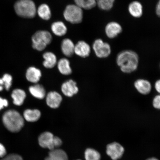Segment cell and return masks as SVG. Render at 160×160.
Masks as SVG:
<instances>
[{
	"label": "cell",
	"instance_id": "obj_1",
	"mask_svg": "<svg viewBox=\"0 0 160 160\" xmlns=\"http://www.w3.org/2000/svg\"><path fill=\"white\" fill-rule=\"evenodd\" d=\"M116 62L122 72L131 73L138 68L139 57L138 54L132 50H123L118 54Z\"/></svg>",
	"mask_w": 160,
	"mask_h": 160
},
{
	"label": "cell",
	"instance_id": "obj_2",
	"mask_svg": "<svg viewBox=\"0 0 160 160\" xmlns=\"http://www.w3.org/2000/svg\"><path fill=\"white\" fill-rule=\"evenodd\" d=\"M3 122L7 129L13 133L21 131L24 124L23 117L15 110L5 112L3 116Z\"/></svg>",
	"mask_w": 160,
	"mask_h": 160
},
{
	"label": "cell",
	"instance_id": "obj_3",
	"mask_svg": "<svg viewBox=\"0 0 160 160\" xmlns=\"http://www.w3.org/2000/svg\"><path fill=\"white\" fill-rule=\"evenodd\" d=\"M14 9L18 15L25 18H33L37 15V8L32 0H18Z\"/></svg>",
	"mask_w": 160,
	"mask_h": 160
},
{
	"label": "cell",
	"instance_id": "obj_4",
	"mask_svg": "<svg viewBox=\"0 0 160 160\" xmlns=\"http://www.w3.org/2000/svg\"><path fill=\"white\" fill-rule=\"evenodd\" d=\"M52 36L49 31L40 30L36 32L32 38V45L34 49L38 51H43L51 43Z\"/></svg>",
	"mask_w": 160,
	"mask_h": 160
},
{
	"label": "cell",
	"instance_id": "obj_5",
	"mask_svg": "<svg viewBox=\"0 0 160 160\" xmlns=\"http://www.w3.org/2000/svg\"><path fill=\"white\" fill-rule=\"evenodd\" d=\"M63 17L68 22L72 24L81 23L83 19V10L75 4L68 5L63 13Z\"/></svg>",
	"mask_w": 160,
	"mask_h": 160
},
{
	"label": "cell",
	"instance_id": "obj_6",
	"mask_svg": "<svg viewBox=\"0 0 160 160\" xmlns=\"http://www.w3.org/2000/svg\"><path fill=\"white\" fill-rule=\"evenodd\" d=\"M92 48L96 56L100 58H108L111 53V45L101 39L95 40L93 44Z\"/></svg>",
	"mask_w": 160,
	"mask_h": 160
},
{
	"label": "cell",
	"instance_id": "obj_7",
	"mask_svg": "<svg viewBox=\"0 0 160 160\" xmlns=\"http://www.w3.org/2000/svg\"><path fill=\"white\" fill-rule=\"evenodd\" d=\"M124 151L122 146L118 143L114 142L107 146L106 152L112 159L117 160L122 157Z\"/></svg>",
	"mask_w": 160,
	"mask_h": 160
},
{
	"label": "cell",
	"instance_id": "obj_8",
	"mask_svg": "<svg viewBox=\"0 0 160 160\" xmlns=\"http://www.w3.org/2000/svg\"><path fill=\"white\" fill-rule=\"evenodd\" d=\"M122 28L119 23L111 21L105 26V31L106 36L109 39H114L118 37L122 31Z\"/></svg>",
	"mask_w": 160,
	"mask_h": 160
},
{
	"label": "cell",
	"instance_id": "obj_9",
	"mask_svg": "<svg viewBox=\"0 0 160 160\" xmlns=\"http://www.w3.org/2000/svg\"><path fill=\"white\" fill-rule=\"evenodd\" d=\"M54 136L49 132H45L40 135L38 138L39 145L43 148L52 150L55 149L53 142Z\"/></svg>",
	"mask_w": 160,
	"mask_h": 160
},
{
	"label": "cell",
	"instance_id": "obj_10",
	"mask_svg": "<svg viewBox=\"0 0 160 160\" xmlns=\"http://www.w3.org/2000/svg\"><path fill=\"white\" fill-rule=\"evenodd\" d=\"M91 52V47L84 41H79L75 45L74 53L80 57H87L89 56Z\"/></svg>",
	"mask_w": 160,
	"mask_h": 160
},
{
	"label": "cell",
	"instance_id": "obj_11",
	"mask_svg": "<svg viewBox=\"0 0 160 160\" xmlns=\"http://www.w3.org/2000/svg\"><path fill=\"white\" fill-rule=\"evenodd\" d=\"M62 96L57 92H50L46 97V102L52 108L56 109L58 108L62 101Z\"/></svg>",
	"mask_w": 160,
	"mask_h": 160
},
{
	"label": "cell",
	"instance_id": "obj_12",
	"mask_svg": "<svg viewBox=\"0 0 160 160\" xmlns=\"http://www.w3.org/2000/svg\"><path fill=\"white\" fill-rule=\"evenodd\" d=\"M61 90L64 95L69 97H72L78 92L77 83L72 80H70L64 83L62 86Z\"/></svg>",
	"mask_w": 160,
	"mask_h": 160
},
{
	"label": "cell",
	"instance_id": "obj_13",
	"mask_svg": "<svg viewBox=\"0 0 160 160\" xmlns=\"http://www.w3.org/2000/svg\"><path fill=\"white\" fill-rule=\"evenodd\" d=\"M134 87L137 91L142 95L148 94L152 90V85L150 82L144 79H139L134 83Z\"/></svg>",
	"mask_w": 160,
	"mask_h": 160
},
{
	"label": "cell",
	"instance_id": "obj_14",
	"mask_svg": "<svg viewBox=\"0 0 160 160\" xmlns=\"http://www.w3.org/2000/svg\"><path fill=\"white\" fill-rule=\"evenodd\" d=\"M128 11L132 17L136 18H139L143 15V6L139 2L134 1L129 3Z\"/></svg>",
	"mask_w": 160,
	"mask_h": 160
},
{
	"label": "cell",
	"instance_id": "obj_15",
	"mask_svg": "<svg viewBox=\"0 0 160 160\" xmlns=\"http://www.w3.org/2000/svg\"><path fill=\"white\" fill-rule=\"evenodd\" d=\"M75 45L70 39L65 38L62 42L61 51L63 55L66 57H71L75 53Z\"/></svg>",
	"mask_w": 160,
	"mask_h": 160
},
{
	"label": "cell",
	"instance_id": "obj_16",
	"mask_svg": "<svg viewBox=\"0 0 160 160\" xmlns=\"http://www.w3.org/2000/svg\"><path fill=\"white\" fill-rule=\"evenodd\" d=\"M51 29L54 34L59 37L64 36L67 32V26L61 21H56L52 23Z\"/></svg>",
	"mask_w": 160,
	"mask_h": 160
},
{
	"label": "cell",
	"instance_id": "obj_17",
	"mask_svg": "<svg viewBox=\"0 0 160 160\" xmlns=\"http://www.w3.org/2000/svg\"><path fill=\"white\" fill-rule=\"evenodd\" d=\"M26 75L28 81L32 83H37L41 78L42 73L39 69L31 67L28 69Z\"/></svg>",
	"mask_w": 160,
	"mask_h": 160
},
{
	"label": "cell",
	"instance_id": "obj_18",
	"mask_svg": "<svg viewBox=\"0 0 160 160\" xmlns=\"http://www.w3.org/2000/svg\"><path fill=\"white\" fill-rule=\"evenodd\" d=\"M43 57L44 61L43 64L47 68H52L57 63V58L54 53L51 52H46L44 53Z\"/></svg>",
	"mask_w": 160,
	"mask_h": 160
},
{
	"label": "cell",
	"instance_id": "obj_19",
	"mask_svg": "<svg viewBox=\"0 0 160 160\" xmlns=\"http://www.w3.org/2000/svg\"><path fill=\"white\" fill-rule=\"evenodd\" d=\"M37 14L41 19L45 21H48L51 18V9L47 4H42L39 6L37 8Z\"/></svg>",
	"mask_w": 160,
	"mask_h": 160
},
{
	"label": "cell",
	"instance_id": "obj_20",
	"mask_svg": "<svg viewBox=\"0 0 160 160\" xmlns=\"http://www.w3.org/2000/svg\"><path fill=\"white\" fill-rule=\"evenodd\" d=\"M11 96L13 99V103L17 106H21L24 102L26 94L23 90L16 89L13 91Z\"/></svg>",
	"mask_w": 160,
	"mask_h": 160
},
{
	"label": "cell",
	"instance_id": "obj_21",
	"mask_svg": "<svg viewBox=\"0 0 160 160\" xmlns=\"http://www.w3.org/2000/svg\"><path fill=\"white\" fill-rule=\"evenodd\" d=\"M29 91L32 95L37 99H42L46 96L44 88L41 85L36 84L29 87Z\"/></svg>",
	"mask_w": 160,
	"mask_h": 160
},
{
	"label": "cell",
	"instance_id": "obj_22",
	"mask_svg": "<svg viewBox=\"0 0 160 160\" xmlns=\"http://www.w3.org/2000/svg\"><path fill=\"white\" fill-rule=\"evenodd\" d=\"M58 68L60 73L62 74L69 75L72 73L70 62L68 60L65 58L59 60L58 62Z\"/></svg>",
	"mask_w": 160,
	"mask_h": 160
},
{
	"label": "cell",
	"instance_id": "obj_23",
	"mask_svg": "<svg viewBox=\"0 0 160 160\" xmlns=\"http://www.w3.org/2000/svg\"><path fill=\"white\" fill-rule=\"evenodd\" d=\"M23 117L26 121L29 122H35L41 117V112L38 109H27L24 112Z\"/></svg>",
	"mask_w": 160,
	"mask_h": 160
},
{
	"label": "cell",
	"instance_id": "obj_24",
	"mask_svg": "<svg viewBox=\"0 0 160 160\" xmlns=\"http://www.w3.org/2000/svg\"><path fill=\"white\" fill-rule=\"evenodd\" d=\"M75 5L82 9L90 10L97 5L96 0H74Z\"/></svg>",
	"mask_w": 160,
	"mask_h": 160
},
{
	"label": "cell",
	"instance_id": "obj_25",
	"mask_svg": "<svg viewBox=\"0 0 160 160\" xmlns=\"http://www.w3.org/2000/svg\"><path fill=\"white\" fill-rule=\"evenodd\" d=\"M97 5L100 9L109 11L112 8L115 0H96Z\"/></svg>",
	"mask_w": 160,
	"mask_h": 160
},
{
	"label": "cell",
	"instance_id": "obj_26",
	"mask_svg": "<svg viewBox=\"0 0 160 160\" xmlns=\"http://www.w3.org/2000/svg\"><path fill=\"white\" fill-rule=\"evenodd\" d=\"M49 156L58 160H68L67 153L61 149H54L51 150Z\"/></svg>",
	"mask_w": 160,
	"mask_h": 160
},
{
	"label": "cell",
	"instance_id": "obj_27",
	"mask_svg": "<svg viewBox=\"0 0 160 160\" xmlns=\"http://www.w3.org/2000/svg\"><path fill=\"white\" fill-rule=\"evenodd\" d=\"M85 160H100L101 156L97 150L88 148L85 150Z\"/></svg>",
	"mask_w": 160,
	"mask_h": 160
},
{
	"label": "cell",
	"instance_id": "obj_28",
	"mask_svg": "<svg viewBox=\"0 0 160 160\" xmlns=\"http://www.w3.org/2000/svg\"><path fill=\"white\" fill-rule=\"evenodd\" d=\"M12 78L8 74H5L2 78L0 79V85L4 86L6 90L8 91L12 85Z\"/></svg>",
	"mask_w": 160,
	"mask_h": 160
},
{
	"label": "cell",
	"instance_id": "obj_29",
	"mask_svg": "<svg viewBox=\"0 0 160 160\" xmlns=\"http://www.w3.org/2000/svg\"><path fill=\"white\" fill-rule=\"evenodd\" d=\"M1 160H23L22 157L18 154L11 153L7 155Z\"/></svg>",
	"mask_w": 160,
	"mask_h": 160
},
{
	"label": "cell",
	"instance_id": "obj_30",
	"mask_svg": "<svg viewBox=\"0 0 160 160\" xmlns=\"http://www.w3.org/2000/svg\"><path fill=\"white\" fill-rule=\"evenodd\" d=\"M152 105L155 108L160 110V94L156 96L154 98L152 101Z\"/></svg>",
	"mask_w": 160,
	"mask_h": 160
},
{
	"label": "cell",
	"instance_id": "obj_31",
	"mask_svg": "<svg viewBox=\"0 0 160 160\" xmlns=\"http://www.w3.org/2000/svg\"><path fill=\"white\" fill-rule=\"evenodd\" d=\"M7 155V149L2 144L0 143V158H2Z\"/></svg>",
	"mask_w": 160,
	"mask_h": 160
},
{
	"label": "cell",
	"instance_id": "obj_32",
	"mask_svg": "<svg viewBox=\"0 0 160 160\" xmlns=\"http://www.w3.org/2000/svg\"><path fill=\"white\" fill-rule=\"evenodd\" d=\"M62 142L61 139L57 137H54L53 139V144L55 149V148L60 147L62 145Z\"/></svg>",
	"mask_w": 160,
	"mask_h": 160
},
{
	"label": "cell",
	"instance_id": "obj_33",
	"mask_svg": "<svg viewBox=\"0 0 160 160\" xmlns=\"http://www.w3.org/2000/svg\"><path fill=\"white\" fill-rule=\"evenodd\" d=\"M8 105V102L7 100L0 97V110L3 108L4 107H7Z\"/></svg>",
	"mask_w": 160,
	"mask_h": 160
},
{
	"label": "cell",
	"instance_id": "obj_34",
	"mask_svg": "<svg viewBox=\"0 0 160 160\" xmlns=\"http://www.w3.org/2000/svg\"><path fill=\"white\" fill-rule=\"evenodd\" d=\"M155 12L158 17H160V0L158 2L155 8Z\"/></svg>",
	"mask_w": 160,
	"mask_h": 160
},
{
	"label": "cell",
	"instance_id": "obj_35",
	"mask_svg": "<svg viewBox=\"0 0 160 160\" xmlns=\"http://www.w3.org/2000/svg\"><path fill=\"white\" fill-rule=\"evenodd\" d=\"M155 88L156 91L160 94V79L156 82Z\"/></svg>",
	"mask_w": 160,
	"mask_h": 160
},
{
	"label": "cell",
	"instance_id": "obj_36",
	"mask_svg": "<svg viewBox=\"0 0 160 160\" xmlns=\"http://www.w3.org/2000/svg\"><path fill=\"white\" fill-rule=\"evenodd\" d=\"M45 160H58L56 159L55 158H53L52 157H49V156H48V157L46 158Z\"/></svg>",
	"mask_w": 160,
	"mask_h": 160
},
{
	"label": "cell",
	"instance_id": "obj_37",
	"mask_svg": "<svg viewBox=\"0 0 160 160\" xmlns=\"http://www.w3.org/2000/svg\"><path fill=\"white\" fill-rule=\"evenodd\" d=\"M146 160H159L155 158H150Z\"/></svg>",
	"mask_w": 160,
	"mask_h": 160
},
{
	"label": "cell",
	"instance_id": "obj_38",
	"mask_svg": "<svg viewBox=\"0 0 160 160\" xmlns=\"http://www.w3.org/2000/svg\"><path fill=\"white\" fill-rule=\"evenodd\" d=\"M3 88V86L0 85V91H2Z\"/></svg>",
	"mask_w": 160,
	"mask_h": 160
},
{
	"label": "cell",
	"instance_id": "obj_39",
	"mask_svg": "<svg viewBox=\"0 0 160 160\" xmlns=\"http://www.w3.org/2000/svg\"><path fill=\"white\" fill-rule=\"evenodd\" d=\"M80 160V159H78V160Z\"/></svg>",
	"mask_w": 160,
	"mask_h": 160
},
{
	"label": "cell",
	"instance_id": "obj_40",
	"mask_svg": "<svg viewBox=\"0 0 160 160\" xmlns=\"http://www.w3.org/2000/svg\"></svg>",
	"mask_w": 160,
	"mask_h": 160
}]
</instances>
